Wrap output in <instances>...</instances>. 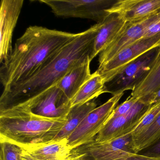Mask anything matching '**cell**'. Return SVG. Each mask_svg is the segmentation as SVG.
<instances>
[{"mask_svg":"<svg viewBox=\"0 0 160 160\" xmlns=\"http://www.w3.org/2000/svg\"><path fill=\"white\" fill-rule=\"evenodd\" d=\"M118 1V0H40L39 2L50 7L56 16L91 19L98 24L102 22L110 14L108 11Z\"/></svg>","mask_w":160,"mask_h":160,"instance_id":"277c9868","label":"cell"},{"mask_svg":"<svg viewBox=\"0 0 160 160\" xmlns=\"http://www.w3.org/2000/svg\"><path fill=\"white\" fill-rule=\"evenodd\" d=\"M18 146L31 160H69L72 151L66 138Z\"/></svg>","mask_w":160,"mask_h":160,"instance_id":"4fadbf2b","label":"cell"},{"mask_svg":"<svg viewBox=\"0 0 160 160\" xmlns=\"http://www.w3.org/2000/svg\"><path fill=\"white\" fill-rule=\"evenodd\" d=\"M104 93H106L104 81L96 71L71 100L72 108L91 102Z\"/></svg>","mask_w":160,"mask_h":160,"instance_id":"ac0fdd59","label":"cell"},{"mask_svg":"<svg viewBox=\"0 0 160 160\" xmlns=\"http://www.w3.org/2000/svg\"><path fill=\"white\" fill-rule=\"evenodd\" d=\"M108 12L118 15L125 22L137 21L160 12V0H118Z\"/></svg>","mask_w":160,"mask_h":160,"instance_id":"5bb4252c","label":"cell"},{"mask_svg":"<svg viewBox=\"0 0 160 160\" xmlns=\"http://www.w3.org/2000/svg\"></svg>","mask_w":160,"mask_h":160,"instance_id":"f546056e","label":"cell"},{"mask_svg":"<svg viewBox=\"0 0 160 160\" xmlns=\"http://www.w3.org/2000/svg\"><path fill=\"white\" fill-rule=\"evenodd\" d=\"M160 18V12L143 19L126 22L112 42L99 54V65L110 60L120 51L142 39L148 28Z\"/></svg>","mask_w":160,"mask_h":160,"instance_id":"8fae6325","label":"cell"},{"mask_svg":"<svg viewBox=\"0 0 160 160\" xmlns=\"http://www.w3.org/2000/svg\"><path fill=\"white\" fill-rule=\"evenodd\" d=\"M160 51V47L152 48L127 64L105 84V92L113 96L125 91H132L148 74Z\"/></svg>","mask_w":160,"mask_h":160,"instance_id":"8992f818","label":"cell"},{"mask_svg":"<svg viewBox=\"0 0 160 160\" xmlns=\"http://www.w3.org/2000/svg\"><path fill=\"white\" fill-rule=\"evenodd\" d=\"M160 33V18L150 25L147 29L142 39L153 37Z\"/></svg>","mask_w":160,"mask_h":160,"instance_id":"d4e9b609","label":"cell"},{"mask_svg":"<svg viewBox=\"0 0 160 160\" xmlns=\"http://www.w3.org/2000/svg\"><path fill=\"white\" fill-rule=\"evenodd\" d=\"M160 88V51L154 64L144 79L132 91L131 96L145 103Z\"/></svg>","mask_w":160,"mask_h":160,"instance_id":"e0dca14e","label":"cell"},{"mask_svg":"<svg viewBox=\"0 0 160 160\" xmlns=\"http://www.w3.org/2000/svg\"><path fill=\"white\" fill-rule=\"evenodd\" d=\"M160 113V101H159L158 102L152 105L145 117L136 127L134 130L132 132V137L137 136L147 129L154 121L155 118Z\"/></svg>","mask_w":160,"mask_h":160,"instance_id":"44dd1931","label":"cell"},{"mask_svg":"<svg viewBox=\"0 0 160 160\" xmlns=\"http://www.w3.org/2000/svg\"><path fill=\"white\" fill-rule=\"evenodd\" d=\"M136 153L132 133L107 142H92L73 149L71 157L77 160H119Z\"/></svg>","mask_w":160,"mask_h":160,"instance_id":"52a82bcc","label":"cell"},{"mask_svg":"<svg viewBox=\"0 0 160 160\" xmlns=\"http://www.w3.org/2000/svg\"><path fill=\"white\" fill-rule=\"evenodd\" d=\"M96 108L97 104L94 100L82 105L72 108L67 116L65 124L52 140L67 138L86 117Z\"/></svg>","mask_w":160,"mask_h":160,"instance_id":"d6986e66","label":"cell"},{"mask_svg":"<svg viewBox=\"0 0 160 160\" xmlns=\"http://www.w3.org/2000/svg\"><path fill=\"white\" fill-rule=\"evenodd\" d=\"M21 103L34 114L48 118L65 117L72 109L71 100L56 85Z\"/></svg>","mask_w":160,"mask_h":160,"instance_id":"9c48e42d","label":"cell"},{"mask_svg":"<svg viewBox=\"0 0 160 160\" xmlns=\"http://www.w3.org/2000/svg\"><path fill=\"white\" fill-rule=\"evenodd\" d=\"M138 100V99L129 96L126 101L115 108L109 120L123 116L128 113Z\"/></svg>","mask_w":160,"mask_h":160,"instance_id":"603a6c76","label":"cell"},{"mask_svg":"<svg viewBox=\"0 0 160 160\" xmlns=\"http://www.w3.org/2000/svg\"><path fill=\"white\" fill-rule=\"evenodd\" d=\"M125 23V20L116 13L110 14L102 22L99 23L91 54L92 61L112 42Z\"/></svg>","mask_w":160,"mask_h":160,"instance_id":"9a60e30c","label":"cell"},{"mask_svg":"<svg viewBox=\"0 0 160 160\" xmlns=\"http://www.w3.org/2000/svg\"><path fill=\"white\" fill-rule=\"evenodd\" d=\"M124 92L113 95L108 101L92 111L67 138L69 146L74 149L95 139L110 118Z\"/></svg>","mask_w":160,"mask_h":160,"instance_id":"5b68a950","label":"cell"},{"mask_svg":"<svg viewBox=\"0 0 160 160\" xmlns=\"http://www.w3.org/2000/svg\"><path fill=\"white\" fill-rule=\"evenodd\" d=\"M137 153L144 156L160 158V136L151 145Z\"/></svg>","mask_w":160,"mask_h":160,"instance_id":"cb8c5ba5","label":"cell"},{"mask_svg":"<svg viewBox=\"0 0 160 160\" xmlns=\"http://www.w3.org/2000/svg\"><path fill=\"white\" fill-rule=\"evenodd\" d=\"M99 26V23H96L78 33L27 80L4 88L0 98V109L20 103L40 94L56 85L76 65L91 56Z\"/></svg>","mask_w":160,"mask_h":160,"instance_id":"6da1fadb","label":"cell"},{"mask_svg":"<svg viewBox=\"0 0 160 160\" xmlns=\"http://www.w3.org/2000/svg\"><path fill=\"white\" fill-rule=\"evenodd\" d=\"M160 136V113L152 124L137 136L133 138L136 153L151 145Z\"/></svg>","mask_w":160,"mask_h":160,"instance_id":"ffe728a7","label":"cell"},{"mask_svg":"<svg viewBox=\"0 0 160 160\" xmlns=\"http://www.w3.org/2000/svg\"><path fill=\"white\" fill-rule=\"evenodd\" d=\"M91 61L90 56H89L76 65L56 84L71 101L91 77Z\"/></svg>","mask_w":160,"mask_h":160,"instance_id":"2e32d148","label":"cell"},{"mask_svg":"<svg viewBox=\"0 0 160 160\" xmlns=\"http://www.w3.org/2000/svg\"><path fill=\"white\" fill-rule=\"evenodd\" d=\"M20 160H31L30 158L26 154L23 152V151L22 150V152H21V156H20Z\"/></svg>","mask_w":160,"mask_h":160,"instance_id":"83f0119b","label":"cell"},{"mask_svg":"<svg viewBox=\"0 0 160 160\" xmlns=\"http://www.w3.org/2000/svg\"><path fill=\"white\" fill-rule=\"evenodd\" d=\"M160 101V88L153 93L148 101V104L152 105Z\"/></svg>","mask_w":160,"mask_h":160,"instance_id":"4316f807","label":"cell"},{"mask_svg":"<svg viewBox=\"0 0 160 160\" xmlns=\"http://www.w3.org/2000/svg\"><path fill=\"white\" fill-rule=\"evenodd\" d=\"M67 116L42 117L22 103L1 109L0 142L19 146L52 140L65 124Z\"/></svg>","mask_w":160,"mask_h":160,"instance_id":"3957f363","label":"cell"},{"mask_svg":"<svg viewBox=\"0 0 160 160\" xmlns=\"http://www.w3.org/2000/svg\"><path fill=\"white\" fill-rule=\"evenodd\" d=\"M0 160H20L22 149L17 145L0 142Z\"/></svg>","mask_w":160,"mask_h":160,"instance_id":"7402d4cb","label":"cell"},{"mask_svg":"<svg viewBox=\"0 0 160 160\" xmlns=\"http://www.w3.org/2000/svg\"><path fill=\"white\" fill-rule=\"evenodd\" d=\"M119 160H160V158L144 156L138 153H132Z\"/></svg>","mask_w":160,"mask_h":160,"instance_id":"484cf974","label":"cell"},{"mask_svg":"<svg viewBox=\"0 0 160 160\" xmlns=\"http://www.w3.org/2000/svg\"><path fill=\"white\" fill-rule=\"evenodd\" d=\"M24 0H2L0 10V62L2 63L12 51V39Z\"/></svg>","mask_w":160,"mask_h":160,"instance_id":"7c38bea8","label":"cell"},{"mask_svg":"<svg viewBox=\"0 0 160 160\" xmlns=\"http://www.w3.org/2000/svg\"><path fill=\"white\" fill-rule=\"evenodd\" d=\"M78 33L39 26L28 28L0 68V81L4 88L32 76Z\"/></svg>","mask_w":160,"mask_h":160,"instance_id":"7a4b0ae2","label":"cell"},{"mask_svg":"<svg viewBox=\"0 0 160 160\" xmlns=\"http://www.w3.org/2000/svg\"><path fill=\"white\" fill-rule=\"evenodd\" d=\"M151 106L138 99L128 113L109 119L97 135L94 141L98 143L107 142L131 133L145 117Z\"/></svg>","mask_w":160,"mask_h":160,"instance_id":"30bf717a","label":"cell"},{"mask_svg":"<svg viewBox=\"0 0 160 160\" xmlns=\"http://www.w3.org/2000/svg\"><path fill=\"white\" fill-rule=\"evenodd\" d=\"M69 160H75V159H72V158H71V157H70V159H69Z\"/></svg>","mask_w":160,"mask_h":160,"instance_id":"f1b7e54d","label":"cell"},{"mask_svg":"<svg viewBox=\"0 0 160 160\" xmlns=\"http://www.w3.org/2000/svg\"><path fill=\"white\" fill-rule=\"evenodd\" d=\"M157 47H160V33L150 38L140 39L128 46L110 60L99 65L96 71L102 77L105 84L131 62Z\"/></svg>","mask_w":160,"mask_h":160,"instance_id":"ba28073f","label":"cell"}]
</instances>
